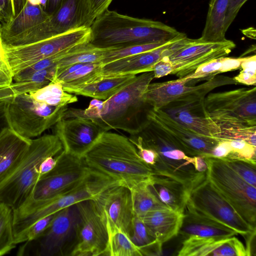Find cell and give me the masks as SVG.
<instances>
[{
  "label": "cell",
  "mask_w": 256,
  "mask_h": 256,
  "mask_svg": "<svg viewBox=\"0 0 256 256\" xmlns=\"http://www.w3.org/2000/svg\"><path fill=\"white\" fill-rule=\"evenodd\" d=\"M154 78L152 71L142 73L116 94L104 100L94 98L84 109L68 108L64 118H88L104 131L120 130L137 134L147 120H141L144 94Z\"/></svg>",
  "instance_id": "obj_1"
},
{
  "label": "cell",
  "mask_w": 256,
  "mask_h": 256,
  "mask_svg": "<svg viewBox=\"0 0 256 256\" xmlns=\"http://www.w3.org/2000/svg\"><path fill=\"white\" fill-rule=\"evenodd\" d=\"M88 42L101 48H119L170 42L186 34L160 22L134 18L107 9L90 27Z\"/></svg>",
  "instance_id": "obj_2"
},
{
  "label": "cell",
  "mask_w": 256,
  "mask_h": 256,
  "mask_svg": "<svg viewBox=\"0 0 256 256\" xmlns=\"http://www.w3.org/2000/svg\"><path fill=\"white\" fill-rule=\"evenodd\" d=\"M82 158L92 170L120 181L129 188L153 174L129 138L113 132H103Z\"/></svg>",
  "instance_id": "obj_3"
},
{
  "label": "cell",
  "mask_w": 256,
  "mask_h": 256,
  "mask_svg": "<svg viewBox=\"0 0 256 256\" xmlns=\"http://www.w3.org/2000/svg\"><path fill=\"white\" fill-rule=\"evenodd\" d=\"M63 150L56 134H44L32 139L23 158L13 171L0 182V202L13 210L31 197L40 177L39 166L47 157L55 156Z\"/></svg>",
  "instance_id": "obj_4"
},
{
  "label": "cell",
  "mask_w": 256,
  "mask_h": 256,
  "mask_svg": "<svg viewBox=\"0 0 256 256\" xmlns=\"http://www.w3.org/2000/svg\"><path fill=\"white\" fill-rule=\"evenodd\" d=\"M120 184H124L94 170L83 180L56 196L43 200H28L13 210L14 238L40 219L81 201L93 199L107 188Z\"/></svg>",
  "instance_id": "obj_5"
},
{
  "label": "cell",
  "mask_w": 256,
  "mask_h": 256,
  "mask_svg": "<svg viewBox=\"0 0 256 256\" xmlns=\"http://www.w3.org/2000/svg\"><path fill=\"white\" fill-rule=\"evenodd\" d=\"M210 130L226 126H256V88L209 93L202 102Z\"/></svg>",
  "instance_id": "obj_6"
},
{
  "label": "cell",
  "mask_w": 256,
  "mask_h": 256,
  "mask_svg": "<svg viewBox=\"0 0 256 256\" xmlns=\"http://www.w3.org/2000/svg\"><path fill=\"white\" fill-rule=\"evenodd\" d=\"M8 126L32 139L41 135L64 116L68 106H56L33 99L28 93L18 94L2 104Z\"/></svg>",
  "instance_id": "obj_7"
},
{
  "label": "cell",
  "mask_w": 256,
  "mask_h": 256,
  "mask_svg": "<svg viewBox=\"0 0 256 256\" xmlns=\"http://www.w3.org/2000/svg\"><path fill=\"white\" fill-rule=\"evenodd\" d=\"M142 145L158 154L156 164L151 168L153 174L178 180L190 190L206 176V172H197L194 166V156H187L158 132L148 122L137 134Z\"/></svg>",
  "instance_id": "obj_8"
},
{
  "label": "cell",
  "mask_w": 256,
  "mask_h": 256,
  "mask_svg": "<svg viewBox=\"0 0 256 256\" xmlns=\"http://www.w3.org/2000/svg\"><path fill=\"white\" fill-rule=\"evenodd\" d=\"M204 158L208 178L240 216L256 228V187L245 182L222 159Z\"/></svg>",
  "instance_id": "obj_9"
},
{
  "label": "cell",
  "mask_w": 256,
  "mask_h": 256,
  "mask_svg": "<svg viewBox=\"0 0 256 256\" xmlns=\"http://www.w3.org/2000/svg\"><path fill=\"white\" fill-rule=\"evenodd\" d=\"M80 214L76 204L57 212L46 231L37 238L24 242L18 256H68L74 244Z\"/></svg>",
  "instance_id": "obj_10"
},
{
  "label": "cell",
  "mask_w": 256,
  "mask_h": 256,
  "mask_svg": "<svg viewBox=\"0 0 256 256\" xmlns=\"http://www.w3.org/2000/svg\"><path fill=\"white\" fill-rule=\"evenodd\" d=\"M90 28L81 27L28 44L12 46L2 43L4 58L13 76L37 62L88 42Z\"/></svg>",
  "instance_id": "obj_11"
},
{
  "label": "cell",
  "mask_w": 256,
  "mask_h": 256,
  "mask_svg": "<svg viewBox=\"0 0 256 256\" xmlns=\"http://www.w3.org/2000/svg\"><path fill=\"white\" fill-rule=\"evenodd\" d=\"M236 46L234 42L226 40L210 42L188 38L186 35L170 44L164 50L172 64V74L182 78L192 74L201 65L212 60L228 56Z\"/></svg>",
  "instance_id": "obj_12"
},
{
  "label": "cell",
  "mask_w": 256,
  "mask_h": 256,
  "mask_svg": "<svg viewBox=\"0 0 256 256\" xmlns=\"http://www.w3.org/2000/svg\"><path fill=\"white\" fill-rule=\"evenodd\" d=\"M188 202L206 216L246 236L256 228L245 221L206 176L192 188Z\"/></svg>",
  "instance_id": "obj_13"
},
{
  "label": "cell",
  "mask_w": 256,
  "mask_h": 256,
  "mask_svg": "<svg viewBox=\"0 0 256 256\" xmlns=\"http://www.w3.org/2000/svg\"><path fill=\"white\" fill-rule=\"evenodd\" d=\"M81 27H86L83 0H64L44 22L2 43L12 46L28 44Z\"/></svg>",
  "instance_id": "obj_14"
},
{
  "label": "cell",
  "mask_w": 256,
  "mask_h": 256,
  "mask_svg": "<svg viewBox=\"0 0 256 256\" xmlns=\"http://www.w3.org/2000/svg\"><path fill=\"white\" fill-rule=\"evenodd\" d=\"M56 158L55 166L40 177L29 200H43L56 196L83 180L94 171L86 165L82 158L66 153L64 150Z\"/></svg>",
  "instance_id": "obj_15"
},
{
  "label": "cell",
  "mask_w": 256,
  "mask_h": 256,
  "mask_svg": "<svg viewBox=\"0 0 256 256\" xmlns=\"http://www.w3.org/2000/svg\"><path fill=\"white\" fill-rule=\"evenodd\" d=\"M148 122L176 146L191 157L209 156L219 140L204 138L170 116L163 109L146 111Z\"/></svg>",
  "instance_id": "obj_16"
},
{
  "label": "cell",
  "mask_w": 256,
  "mask_h": 256,
  "mask_svg": "<svg viewBox=\"0 0 256 256\" xmlns=\"http://www.w3.org/2000/svg\"><path fill=\"white\" fill-rule=\"evenodd\" d=\"M76 204L80 221L76 239L68 256H106L108 233L92 200L81 201Z\"/></svg>",
  "instance_id": "obj_17"
},
{
  "label": "cell",
  "mask_w": 256,
  "mask_h": 256,
  "mask_svg": "<svg viewBox=\"0 0 256 256\" xmlns=\"http://www.w3.org/2000/svg\"><path fill=\"white\" fill-rule=\"evenodd\" d=\"M92 200L108 234L118 228L130 238L134 213L128 187L122 184L110 186Z\"/></svg>",
  "instance_id": "obj_18"
},
{
  "label": "cell",
  "mask_w": 256,
  "mask_h": 256,
  "mask_svg": "<svg viewBox=\"0 0 256 256\" xmlns=\"http://www.w3.org/2000/svg\"><path fill=\"white\" fill-rule=\"evenodd\" d=\"M184 78L168 82L150 83L144 94V102L154 110L162 109L181 98L200 100L216 88L212 80L196 86H188Z\"/></svg>",
  "instance_id": "obj_19"
},
{
  "label": "cell",
  "mask_w": 256,
  "mask_h": 256,
  "mask_svg": "<svg viewBox=\"0 0 256 256\" xmlns=\"http://www.w3.org/2000/svg\"><path fill=\"white\" fill-rule=\"evenodd\" d=\"M55 134L66 153L82 158L104 130L90 120L62 118L55 125Z\"/></svg>",
  "instance_id": "obj_20"
},
{
  "label": "cell",
  "mask_w": 256,
  "mask_h": 256,
  "mask_svg": "<svg viewBox=\"0 0 256 256\" xmlns=\"http://www.w3.org/2000/svg\"><path fill=\"white\" fill-rule=\"evenodd\" d=\"M179 256H248L243 244L236 236L225 238L188 237L182 240Z\"/></svg>",
  "instance_id": "obj_21"
},
{
  "label": "cell",
  "mask_w": 256,
  "mask_h": 256,
  "mask_svg": "<svg viewBox=\"0 0 256 256\" xmlns=\"http://www.w3.org/2000/svg\"><path fill=\"white\" fill-rule=\"evenodd\" d=\"M238 234L233 229L202 214L187 202L178 234L188 237L225 238Z\"/></svg>",
  "instance_id": "obj_22"
},
{
  "label": "cell",
  "mask_w": 256,
  "mask_h": 256,
  "mask_svg": "<svg viewBox=\"0 0 256 256\" xmlns=\"http://www.w3.org/2000/svg\"><path fill=\"white\" fill-rule=\"evenodd\" d=\"M172 42L102 65V76L108 77L126 74L136 75L152 72L154 64L163 57L164 50Z\"/></svg>",
  "instance_id": "obj_23"
},
{
  "label": "cell",
  "mask_w": 256,
  "mask_h": 256,
  "mask_svg": "<svg viewBox=\"0 0 256 256\" xmlns=\"http://www.w3.org/2000/svg\"><path fill=\"white\" fill-rule=\"evenodd\" d=\"M148 184L162 204L184 213L190 191L186 185L171 178L154 174L148 178Z\"/></svg>",
  "instance_id": "obj_24"
},
{
  "label": "cell",
  "mask_w": 256,
  "mask_h": 256,
  "mask_svg": "<svg viewBox=\"0 0 256 256\" xmlns=\"http://www.w3.org/2000/svg\"><path fill=\"white\" fill-rule=\"evenodd\" d=\"M184 213L166 206H158L142 217L152 234L161 244L178 235Z\"/></svg>",
  "instance_id": "obj_25"
},
{
  "label": "cell",
  "mask_w": 256,
  "mask_h": 256,
  "mask_svg": "<svg viewBox=\"0 0 256 256\" xmlns=\"http://www.w3.org/2000/svg\"><path fill=\"white\" fill-rule=\"evenodd\" d=\"M32 142L8 126L0 130V182L20 162Z\"/></svg>",
  "instance_id": "obj_26"
},
{
  "label": "cell",
  "mask_w": 256,
  "mask_h": 256,
  "mask_svg": "<svg viewBox=\"0 0 256 256\" xmlns=\"http://www.w3.org/2000/svg\"><path fill=\"white\" fill-rule=\"evenodd\" d=\"M49 16L40 6V0H27L23 9L16 17L2 24V42L43 22Z\"/></svg>",
  "instance_id": "obj_27"
},
{
  "label": "cell",
  "mask_w": 256,
  "mask_h": 256,
  "mask_svg": "<svg viewBox=\"0 0 256 256\" xmlns=\"http://www.w3.org/2000/svg\"><path fill=\"white\" fill-rule=\"evenodd\" d=\"M196 102L187 104L174 102L165 106L168 107V110H164L175 120L200 136L207 139L216 140L212 135L203 114L200 115L194 112Z\"/></svg>",
  "instance_id": "obj_28"
},
{
  "label": "cell",
  "mask_w": 256,
  "mask_h": 256,
  "mask_svg": "<svg viewBox=\"0 0 256 256\" xmlns=\"http://www.w3.org/2000/svg\"><path fill=\"white\" fill-rule=\"evenodd\" d=\"M136 76L126 74L102 77L100 80L75 90L72 94L106 100L130 84Z\"/></svg>",
  "instance_id": "obj_29"
},
{
  "label": "cell",
  "mask_w": 256,
  "mask_h": 256,
  "mask_svg": "<svg viewBox=\"0 0 256 256\" xmlns=\"http://www.w3.org/2000/svg\"><path fill=\"white\" fill-rule=\"evenodd\" d=\"M228 0H210L201 38L210 42L226 40L224 22Z\"/></svg>",
  "instance_id": "obj_30"
},
{
  "label": "cell",
  "mask_w": 256,
  "mask_h": 256,
  "mask_svg": "<svg viewBox=\"0 0 256 256\" xmlns=\"http://www.w3.org/2000/svg\"><path fill=\"white\" fill-rule=\"evenodd\" d=\"M102 67L101 62L82 63L72 73L54 80L60 82L66 92L72 94L75 90L102 78Z\"/></svg>",
  "instance_id": "obj_31"
},
{
  "label": "cell",
  "mask_w": 256,
  "mask_h": 256,
  "mask_svg": "<svg viewBox=\"0 0 256 256\" xmlns=\"http://www.w3.org/2000/svg\"><path fill=\"white\" fill-rule=\"evenodd\" d=\"M244 58L222 57L212 60L198 67L192 74L184 77L188 83L208 80L218 74L240 68Z\"/></svg>",
  "instance_id": "obj_32"
},
{
  "label": "cell",
  "mask_w": 256,
  "mask_h": 256,
  "mask_svg": "<svg viewBox=\"0 0 256 256\" xmlns=\"http://www.w3.org/2000/svg\"><path fill=\"white\" fill-rule=\"evenodd\" d=\"M130 239L138 247L142 256L162 254V245L150 232L140 217L134 216Z\"/></svg>",
  "instance_id": "obj_33"
},
{
  "label": "cell",
  "mask_w": 256,
  "mask_h": 256,
  "mask_svg": "<svg viewBox=\"0 0 256 256\" xmlns=\"http://www.w3.org/2000/svg\"><path fill=\"white\" fill-rule=\"evenodd\" d=\"M35 100L56 106H64L76 102V94L66 92L62 84L53 80L45 86L28 93Z\"/></svg>",
  "instance_id": "obj_34"
},
{
  "label": "cell",
  "mask_w": 256,
  "mask_h": 256,
  "mask_svg": "<svg viewBox=\"0 0 256 256\" xmlns=\"http://www.w3.org/2000/svg\"><path fill=\"white\" fill-rule=\"evenodd\" d=\"M148 180L130 188L134 216L140 218L154 208L164 205L150 190L148 184Z\"/></svg>",
  "instance_id": "obj_35"
},
{
  "label": "cell",
  "mask_w": 256,
  "mask_h": 256,
  "mask_svg": "<svg viewBox=\"0 0 256 256\" xmlns=\"http://www.w3.org/2000/svg\"><path fill=\"white\" fill-rule=\"evenodd\" d=\"M56 66L36 71L19 82H13L10 88L14 95L28 94L37 90L50 83L54 78Z\"/></svg>",
  "instance_id": "obj_36"
},
{
  "label": "cell",
  "mask_w": 256,
  "mask_h": 256,
  "mask_svg": "<svg viewBox=\"0 0 256 256\" xmlns=\"http://www.w3.org/2000/svg\"><path fill=\"white\" fill-rule=\"evenodd\" d=\"M16 245L13 210L0 202V256L8 254Z\"/></svg>",
  "instance_id": "obj_37"
},
{
  "label": "cell",
  "mask_w": 256,
  "mask_h": 256,
  "mask_svg": "<svg viewBox=\"0 0 256 256\" xmlns=\"http://www.w3.org/2000/svg\"><path fill=\"white\" fill-rule=\"evenodd\" d=\"M108 236L106 256H142L130 236L122 230L114 228Z\"/></svg>",
  "instance_id": "obj_38"
},
{
  "label": "cell",
  "mask_w": 256,
  "mask_h": 256,
  "mask_svg": "<svg viewBox=\"0 0 256 256\" xmlns=\"http://www.w3.org/2000/svg\"><path fill=\"white\" fill-rule=\"evenodd\" d=\"M90 44L88 42L82 45L76 52L61 59L56 66V68L81 63L101 62L106 50Z\"/></svg>",
  "instance_id": "obj_39"
},
{
  "label": "cell",
  "mask_w": 256,
  "mask_h": 256,
  "mask_svg": "<svg viewBox=\"0 0 256 256\" xmlns=\"http://www.w3.org/2000/svg\"><path fill=\"white\" fill-rule=\"evenodd\" d=\"M212 134L218 140H240L256 146V126H227L214 128Z\"/></svg>",
  "instance_id": "obj_40"
},
{
  "label": "cell",
  "mask_w": 256,
  "mask_h": 256,
  "mask_svg": "<svg viewBox=\"0 0 256 256\" xmlns=\"http://www.w3.org/2000/svg\"><path fill=\"white\" fill-rule=\"evenodd\" d=\"M177 40L170 42H158L134 45L119 48H108L104 52L101 63L104 65L122 58L157 48Z\"/></svg>",
  "instance_id": "obj_41"
},
{
  "label": "cell",
  "mask_w": 256,
  "mask_h": 256,
  "mask_svg": "<svg viewBox=\"0 0 256 256\" xmlns=\"http://www.w3.org/2000/svg\"><path fill=\"white\" fill-rule=\"evenodd\" d=\"M220 159L245 182L256 187V160L234 156Z\"/></svg>",
  "instance_id": "obj_42"
},
{
  "label": "cell",
  "mask_w": 256,
  "mask_h": 256,
  "mask_svg": "<svg viewBox=\"0 0 256 256\" xmlns=\"http://www.w3.org/2000/svg\"><path fill=\"white\" fill-rule=\"evenodd\" d=\"M56 213L50 214L36 221L14 238L15 244L32 240L38 238L50 226Z\"/></svg>",
  "instance_id": "obj_43"
},
{
  "label": "cell",
  "mask_w": 256,
  "mask_h": 256,
  "mask_svg": "<svg viewBox=\"0 0 256 256\" xmlns=\"http://www.w3.org/2000/svg\"><path fill=\"white\" fill-rule=\"evenodd\" d=\"M239 74L234 76V80L238 84L256 86V56L244 57L242 62Z\"/></svg>",
  "instance_id": "obj_44"
},
{
  "label": "cell",
  "mask_w": 256,
  "mask_h": 256,
  "mask_svg": "<svg viewBox=\"0 0 256 256\" xmlns=\"http://www.w3.org/2000/svg\"><path fill=\"white\" fill-rule=\"evenodd\" d=\"M112 0H83L86 26L90 28L94 20L108 8Z\"/></svg>",
  "instance_id": "obj_45"
},
{
  "label": "cell",
  "mask_w": 256,
  "mask_h": 256,
  "mask_svg": "<svg viewBox=\"0 0 256 256\" xmlns=\"http://www.w3.org/2000/svg\"><path fill=\"white\" fill-rule=\"evenodd\" d=\"M232 149V155L256 160V146L240 140H228Z\"/></svg>",
  "instance_id": "obj_46"
},
{
  "label": "cell",
  "mask_w": 256,
  "mask_h": 256,
  "mask_svg": "<svg viewBox=\"0 0 256 256\" xmlns=\"http://www.w3.org/2000/svg\"><path fill=\"white\" fill-rule=\"evenodd\" d=\"M12 82L13 75L4 55L0 36V88L8 87Z\"/></svg>",
  "instance_id": "obj_47"
},
{
  "label": "cell",
  "mask_w": 256,
  "mask_h": 256,
  "mask_svg": "<svg viewBox=\"0 0 256 256\" xmlns=\"http://www.w3.org/2000/svg\"><path fill=\"white\" fill-rule=\"evenodd\" d=\"M248 0H228L224 22V30L226 32L236 18L242 5Z\"/></svg>",
  "instance_id": "obj_48"
},
{
  "label": "cell",
  "mask_w": 256,
  "mask_h": 256,
  "mask_svg": "<svg viewBox=\"0 0 256 256\" xmlns=\"http://www.w3.org/2000/svg\"><path fill=\"white\" fill-rule=\"evenodd\" d=\"M173 70L174 67L171 62L166 56H164L154 66L152 72L154 78H160L172 74Z\"/></svg>",
  "instance_id": "obj_49"
},
{
  "label": "cell",
  "mask_w": 256,
  "mask_h": 256,
  "mask_svg": "<svg viewBox=\"0 0 256 256\" xmlns=\"http://www.w3.org/2000/svg\"><path fill=\"white\" fill-rule=\"evenodd\" d=\"M232 152V149L228 141L221 140L213 148L209 156L222 158L229 156Z\"/></svg>",
  "instance_id": "obj_50"
},
{
  "label": "cell",
  "mask_w": 256,
  "mask_h": 256,
  "mask_svg": "<svg viewBox=\"0 0 256 256\" xmlns=\"http://www.w3.org/2000/svg\"><path fill=\"white\" fill-rule=\"evenodd\" d=\"M0 17L2 24L14 18L12 0H0Z\"/></svg>",
  "instance_id": "obj_51"
},
{
  "label": "cell",
  "mask_w": 256,
  "mask_h": 256,
  "mask_svg": "<svg viewBox=\"0 0 256 256\" xmlns=\"http://www.w3.org/2000/svg\"><path fill=\"white\" fill-rule=\"evenodd\" d=\"M64 0H40V4L44 11L51 16L60 8Z\"/></svg>",
  "instance_id": "obj_52"
},
{
  "label": "cell",
  "mask_w": 256,
  "mask_h": 256,
  "mask_svg": "<svg viewBox=\"0 0 256 256\" xmlns=\"http://www.w3.org/2000/svg\"><path fill=\"white\" fill-rule=\"evenodd\" d=\"M56 163V156H50L46 158L41 162L39 166V173L40 176L52 170L55 166Z\"/></svg>",
  "instance_id": "obj_53"
},
{
  "label": "cell",
  "mask_w": 256,
  "mask_h": 256,
  "mask_svg": "<svg viewBox=\"0 0 256 256\" xmlns=\"http://www.w3.org/2000/svg\"><path fill=\"white\" fill-rule=\"evenodd\" d=\"M193 166L198 172H206L207 171V164L202 156H194Z\"/></svg>",
  "instance_id": "obj_54"
},
{
  "label": "cell",
  "mask_w": 256,
  "mask_h": 256,
  "mask_svg": "<svg viewBox=\"0 0 256 256\" xmlns=\"http://www.w3.org/2000/svg\"><path fill=\"white\" fill-rule=\"evenodd\" d=\"M14 96V92L10 86L0 88V102H6L10 100Z\"/></svg>",
  "instance_id": "obj_55"
},
{
  "label": "cell",
  "mask_w": 256,
  "mask_h": 256,
  "mask_svg": "<svg viewBox=\"0 0 256 256\" xmlns=\"http://www.w3.org/2000/svg\"><path fill=\"white\" fill-rule=\"evenodd\" d=\"M26 1L27 0H12L14 18L23 9Z\"/></svg>",
  "instance_id": "obj_56"
},
{
  "label": "cell",
  "mask_w": 256,
  "mask_h": 256,
  "mask_svg": "<svg viewBox=\"0 0 256 256\" xmlns=\"http://www.w3.org/2000/svg\"><path fill=\"white\" fill-rule=\"evenodd\" d=\"M2 24H0V36H1Z\"/></svg>",
  "instance_id": "obj_57"
},
{
  "label": "cell",
  "mask_w": 256,
  "mask_h": 256,
  "mask_svg": "<svg viewBox=\"0 0 256 256\" xmlns=\"http://www.w3.org/2000/svg\"><path fill=\"white\" fill-rule=\"evenodd\" d=\"M4 103L2 102H0V107Z\"/></svg>",
  "instance_id": "obj_58"
},
{
  "label": "cell",
  "mask_w": 256,
  "mask_h": 256,
  "mask_svg": "<svg viewBox=\"0 0 256 256\" xmlns=\"http://www.w3.org/2000/svg\"><path fill=\"white\" fill-rule=\"evenodd\" d=\"M0 22H2V19H1V18H0Z\"/></svg>",
  "instance_id": "obj_59"
},
{
  "label": "cell",
  "mask_w": 256,
  "mask_h": 256,
  "mask_svg": "<svg viewBox=\"0 0 256 256\" xmlns=\"http://www.w3.org/2000/svg\"><path fill=\"white\" fill-rule=\"evenodd\" d=\"M2 128H0V130H1Z\"/></svg>",
  "instance_id": "obj_60"
}]
</instances>
